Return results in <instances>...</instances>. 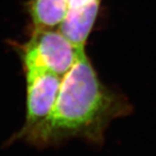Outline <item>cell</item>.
Wrapping results in <instances>:
<instances>
[{
    "label": "cell",
    "instance_id": "cell-3",
    "mask_svg": "<svg viewBox=\"0 0 156 156\" xmlns=\"http://www.w3.org/2000/svg\"><path fill=\"white\" fill-rule=\"evenodd\" d=\"M27 83L25 122L9 139L10 146L23 138L50 115L61 87L62 77L40 68H24Z\"/></svg>",
    "mask_w": 156,
    "mask_h": 156
},
{
    "label": "cell",
    "instance_id": "cell-6",
    "mask_svg": "<svg viewBox=\"0 0 156 156\" xmlns=\"http://www.w3.org/2000/svg\"><path fill=\"white\" fill-rule=\"evenodd\" d=\"M94 1L95 0H67L69 9L79 8V7L88 5Z\"/></svg>",
    "mask_w": 156,
    "mask_h": 156
},
{
    "label": "cell",
    "instance_id": "cell-1",
    "mask_svg": "<svg viewBox=\"0 0 156 156\" xmlns=\"http://www.w3.org/2000/svg\"><path fill=\"white\" fill-rule=\"evenodd\" d=\"M128 111L125 101L101 84L84 52L62 79L50 115L22 140L38 148L74 138L101 145L109 123Z\"/></svg>",
    "mask_w": 156,
    "mask_h": 156
},
{
    "label": "cell",
    "instance_id": "cell-5",
    "mask_svg": "<svg viewBox=\"0 0 156 156\" xmlns=\"http://www.w3.org/2000/svg\"><path fill=\"white\" fill-rule=\"evenodd\" d=\"M68 10L67 0H31L29 6L34 29L42 30L59 27Z\"/></svg>",
    "mask_w": 156,
    "mask_h": 156
},
{
    "label": "cell",
    "instance_id": "cell-2",
    "mask_svg": "<svg viewBox=\"0 0 156 156\" xmlns=\"http://www.w3.org/2000/svg\"><path fill=\"white\" fill-rule=\"evenodd\" d=\"M83 53L59 30L34 29L23 47L22 59L24 68H40L63 77Z\"/></svg>",
    "mask_w": 156,
    "mask_h": 156
},
{
    "label": "cell",
    "instance_id": "cell-4",
    "mask_svg": "<svg viewBox=\"0 0 156 156\" xmlns=\"http://www.w3.org/2000/svg\"><path fill=\"white\" fill-rule=\"evenodd\" d=\"M100 0L88 5L68 10L66 17L59 25V31L78 48L84 49V44L93 28L99 10Z\"/></svg>",
    "mask_w": 156,
    "mask_h": 156
}]
</instances>
